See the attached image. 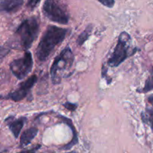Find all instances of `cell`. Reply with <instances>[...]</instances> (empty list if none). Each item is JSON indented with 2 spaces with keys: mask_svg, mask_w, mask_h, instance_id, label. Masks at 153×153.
Instances as JSON below:
<instances>
[{
  "mask_svg": "<svg viewBox=\"0 0 153 153\" xmlns=\"http://www.w3.org/2000/svg\"><path fill=\"white\" fill-rule=\"evenodd\" d=\"M68 30L55 25H49L43 34L37 49L36 56L40 62H44L58 45L62 43Z\"/></svg>",
  "mask_w": 153,
  "mask_h": 153,
  "instance_id": "1",
  "label": "cell"
},
{
  "mask_svg": "<svg viewBox=\"0 0 153 153\" xmlns=\"http://www.w3.org/2000/svg\"><path fill=\"white\" fill-rule=\"evenodd\" d=\"M40 31V25L35 16L28 18L21 22L16 31L19 43L24 50H28L35 41Z\"/></svg>",
  "mask_w": 153,
  "mask_h": 153,
  "instance_id": "2",
  "label": "cell"
},
{
  "mask_svg": "<svg viewBox=\"0 0 153 153\" xmlns=\"http://www.w3.org/2000/svg\"><path fill=\"white\" fill-rule=\"evenodd\" d=\"M130 41H131V37L127 32L123 31L120 34L116 47L114 49L111 58L108 61V64L110 67H118L126 58L137 52V49L130 51Z\"/></svg>",
  "mask_w": 153,
  "mask_h": 153,
  "instance_id": "3",
  "label": "cell"
},
{
  "mask_svg": "<svg viewBox=\"0 0 153 153\" xmlns=\"http://www.w3.org/2000/svg\"><path fill=\"white\" fill-rule=\"evenodd\" d=\"M74 61V55L70 47H66L61 53L55 58L50 69V74L52 83L57 85L61 81V73L67 70L72 67Z\"/></svg>",
  "mask_w": 153,
  "mask_h": 153,
  "instance_id": "4",
  "label": "cell"
},
{
  "mask_svg": "<svg viewBox=\"0 0 153 153\" xmlns=\"http://www.w3.org/2000/svg\"><path fill=\"white\" fill-rule=\"evenodd\" d=\"M43 12L52 22L67 25L70 20V15L66 7L60 0H46L43 5Z\"/></svg>",
  "mask_w": 153,
  "mask_h": 153,
  "instance_id": "5",
  "label": "cell"
},
{
  "mask_svg": "<svg viewBox=\"0 0 153 153\" xmlns=\"http://www.w3.org/2000/svg\"><path fill=\"white\" fill-rule=\"evenodd\" d=\"M33 63L32 55L29 51H27L23 57L13 60L10 63V68L13 76L19 80H22L31 72Z\"/></svg>",
  "mask_w": 153,
  "mask_h": 153,
  "instance_id": "6",
  "label": "cell"
},
{
  "mask_svg": "<svg viewBox=\"0 0 153 153\" xmlns=\"http://www.w3.org/2000/svg\"><path fill=\"white\" fill-rule=\"evenodd\" d=\"M37 81V76L36 75H32L27 80H25V82L21 83L17 89L15 90L13 92L8 94L5 97H1V96H0V99L11 100L14 102L21 101V100H22L24 98H25L28 96L30 91H31V88L35 85Z\"/></svg>",
  "mask_w": 153,
  "mask_h": 153,
  "instance_id": "7",
  "label": "cell"
},
{
  "mask_svg": "<svg viewBox=\"0 0 153 153\" xmlns=\"http://www.w3.org/2000/svg\"><path fill=\"white\" fill-rule=\"evenodd\" d=\"M26 121L27 118L25 117H21L18 119H14L13 117H10L6 119L5 122L7 123V126L9 127L15 138H17Z\"/></svg>",
  "mask_w": 153,
  "mask_h": 153,
  "instance_id": "8",
  "label": "cell"
},
{
  "mask_svg": "<svg viewBox=\"0 0 153 153\" xmlns=\"http://www.w3.org/2000/svg\"><path fill=\"white\" fill-rule=\"evenodd\" d=\"M23 0H0V12L13 13L19 10Z\"/></svg>",
  "mask_w": 153,
  "mask_h": 153,
  "instance_id": "9",
  "label": "cell"
},
{
  "mask_svg": "<svg viewBox=\"0 0 153 153\" xmlns=\"http://www.w3.org/2000/svg\"><path fill=\"white\" fill-rule=\"evenodd\" d=\"M38 129L34 127L28 128L22 132L20 137V143H19V148H24L29 145L33 139L36 137Z\"/></svg>",
  "mask_w": 153,
  "mask_h": 153,
  "instance_id": "10",
  "label": "cell"
},
{
  "mask_svg": "<svg viewBox=\"0 0 153 153\" xmlns=\"http://www.w3.org/2000/svg\"><path fill=\"white\" fill-rule=\"evenodd\" d=\"M60 118L63 120V122L64 123L67 124L69 127L72 129V131H73V138H72V140L68 143V144L65 145V146H63V148H61L64 150H69V149H71L74 145H76V143H78V136H77V133H76V128H75L74 126L73 125V123H72L71 120L68 119L66 117L64 116H59Z\"/></svg>",
  "mask_w": 153,
  "mask_h": 153,
  "instance_id": "11",
  "label": "cell"
},
{
  "mask_svg": "<svg viewBox=\"0 0 153 153\" xmlns=\"http://www.w3.org/2000/svg\"><path fill=\"white\" fill-rule=\"evenodd\" d=\"M141 120L143 123L148 124L153 132V108H146V111L141 113Z\"/></svg>",
  "mask_w": 153,
  "mask_h": 153,
  "instance_id": "12",
  "label": "cell"
},
{
  "mask_svg": "<svg viewBox=\"0 0 153 153\" xmlns=\"http://www.w3.org/2000/svg\"><path fill=\"white\" fill-rule=\"evenodd\" d=\"M92 29V25H89L88 26H87V28H85V31H82V34L79 36V37H78L77 39V43L79 46H82V45L88 40V37L91 35Z\"/></svg>",
  "mask_w": 153,
  "mask_h": 153,
  "instance_id": "13",
  "label": "cell"
},
{
  "mask_svg": "<svg viewBox=\"0 0 153 153\" xmlns=\"http://www.w3.org/2000/svg\"><path fill=\"white\" fill-rule=\"evenodd\" d=\"M153 90V76H150L148 77V79L146 80L145 82L144 87L141 91H138L139 92L143 93V94H146V93L149 92V91Z\"/></svg>",
  "mask_w": 153,
  "mask_h": 153,
  "instance_id": "14",
  "label": "cell"
},
{
  "mask_svg": "<svg viewBox=\"0 0 153 153\" xmlns=\"http://www.w3.org/2000/svg\"><path fill=\"white\" fill-rule=\"evenodd\" d=\"M97 1L108 8H112L115 3V0H97Z\"/></svg>",
  "mask_w": 153,
  "mask_h": 153,
  "instance_id": "15",
  "label": "cell"
},
{
  "mask_svg": "<svg viewBox=\"0 0 153 153\" xmlns=\"http://www.w3.org/2000/svg\"><path fill=\"white\" fill-rule=\"evenodd\" d=\"M10 52V49L8 48L0 46V62L4 58V57Z\"/></svg>",
  "mask_w": 153,
  "mask_h": 153,
  "instance_id": "16",
  "label": "cell"
},
{
  "mask_svg": "<svg viewBox=\"0 0 153 153\" xmlns=\"http://www.w3.org/2000/svg\"><path fill=\"white\" fill-rule=\"evenodd\" d=\"M63 105L65 108H67L68 111H75L77 108V104H73V103L69 102L64 103Z\"/></svg>",
  "mask_w": 153,
  "mask_h": 153,
  "instance_id": "17",
  "label": "cell"
},
{
  "mask_svg": "<svg viewBox=\"0 0 153 153\" xmlns=\"http://www.w3.org/2000/svg\"><path fill=\"white\" fill-rule=\"evenodd\" d=\"M40 0H29L27 4V7H29L31 10H33L40 3Z\"/></svg>",
  "mask_w": 153,
  "mask_h": 153,
  "instance_id": "18",
  "label": "cell"
},
{
  "mask_svg": "<svg viewBox=\"0 0 153 153\" xmlns=\"http://www.w3.org/2000/svg\"><path fill=\"white\" fill-rule=\"evenodd\" d=\"M148 102H149L150 104H152V106H153V95L148 97Z\"/></svg>",
  "mask_w": 153,
  "mask_h": 153,
  "instance_id": "19",
  "label": "cell"
},
{
  "mask_svg": "<svg viewBox=\"0 0 153 153\" xmlns=\"http://www.w3.org/2000/svg\"><path fill=\"white\" fill-rule=\"evenodd\" d=\"M152 73L153 74V67H152Z\"/></svg>",
  "mask_w": 153,
  "mask_h": 153,
  "instance_id": "20",
  "label": "cell"
}]
</instances>
